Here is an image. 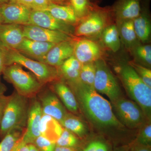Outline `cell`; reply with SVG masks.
Listing matches in <instances>:
<instances>
[{"mask_svg": "<svg viewBox=\"0 0 151 151\" xmlns=\"http://www.w3.org/2000/svg\"><path fill=\"white\" fill-rule=\"evenodd\" d=\"M68 84L75 95L79 108L95 128L107 132L125 128L116 117L111 103L94 87L80 80Z\"/></svg>", "mask_w": 151, "mask_h": 151, "instance_id": "1", "label": "cell"}, {"mask_svg": "<svg viewBox=\"0 0 151 151\" xmlns=\"http://www.w3.org/2000/svg\"><path fill=\"white\" fill-rule=\"evenodd\" d=\"M118 70L127 94L142 108L146 119L150 121L151 88L144 83L129 64L121 65Z\"/></svg>", "mask_w": 151, "mask_h": 151, "instance_id": "2", "label": "cell"}, {"mask_svg": "<svg viewBox=\"0 0 151 151\" xmlns=\"http://www.w3.org/2000/svg\"><path fill=\"white\" fill-rule=\"evenodd\" d=\"M29 98L15 91L9 96L0 125V138L15 130H25L29 106Z\"/></svg>", "mask_w": 151, "mask_h": 151, "instance_id": "3", "label": "cell"}, {"mask_svg": "<svg viewBox=\"0 0 151 151\" xmlns=\"http://www.w3.org/2000/svg\"><path fill=\"white\" fill-rule=\"evenodd\" d=\"M5 47L6 66L15 63L26 68L35 75L43 85L58 81L60 77L57 68L31 59L17 50Z\"/></svg>", "mask_w": 151, "mask_h": 151, "instance_id": "4", "label": "cell"}, {"mask_svg": "<svg viewBox=\"0 0 151 151\" xmlns=\"http://www.w3.org/2000/svg\"><path fill=\"white\" fill-rule=\"evenodd\" d=\"M2 74L6 81L13 85L16 92L24 97L32 98L41 91L43 85L19 64L7 65Z\"/></svg>", "mask_w": 151, "mask_h": 151, "instance_id": "5", "label": "cell"}, {"mask_svg": "<svg viewBox=\"0 0 151 151\" xmlns=\"http://www.w3.org/2000/svg\"><path fill=\"white\" fill-rule=\"evenodd\" d=\"M113 16L111 7L101 8L94 4L86 16L79 20L75 28L74 35L77 37H92L99 35L107 26L109 19Z\"/></svg>", "mask_w": 151, "mask_h": 151, "instance_id": "6", "label": "cell"}, {"mask_svg": "<svg viewBox=\"0 0 151 151\" xmlns=\"http://www.w3.org/2000/svg\"><path fill=\"white\" fill-rule=\"evenodd\" d=\"M95 76L94 88L98 93L105 94L111 102L122 97V92L118 81L108 65L103 60L94 62Z\"/></svg>", "mask_w": 151, "mask_h": 151, "instance_id": "7", "label": "cell"}, {"mask_svg": "<svg viewBox=\"0 0 151 151\" xmlns=\"http://www.w3.org/2000/svg\"><path fill=\"white\" fill-rule=\"evenodd\" d=\"M112 104L116 117L124 127L137 129L145 124L142 110L134 101L121 97Z\"/></svg>", "mask_w": 151, "mask_h": 151, "instance_id": "8", "label": "cell"}, {"mask_svg": "<svg viewBox=\"0 0 151 151\" xmlns=\"http://www.w3.org/2000/svg\"><path fill=\"white\" fill-rule=\"evenodd\" d=\"M29 24L59 31L72 37L74 35L75 28L73 25L60 20L45 10H32L30 17Z\"/></svg>", "mask_w": 151, "mask_h": 151, "instance_id": "9", "label": "cell"}, {"mask_svg": "<svg viewBox=\"0 0 151 151\" xmlns=\"http://www.w3.org/2000/svg\"><path fill=\"white\" fill-rule=\"evenodd\" d=\"M30 99L26 127L22 138V141L27 144H33L41 135L40 124L43 115L39 100L36 97Z\"/></svg>", "mask_w": 151, "mask_h": 151, "instance_id": "10", "label": "cell"}, {"mask_svg": "<svg viewBox=\"0 0 151 151\" xmlns=\"http://www.w3.org/2000/svg\"><path fill=\"white\" fill-rule=\"evenodd\" d=\"M24 37L32 40L53 44L73 39V37L59 31L53 30L32 24L22 26Z\"/></svg>", "mask_w": 151, "mask_h": 151, "instance_id": "11", "label": "cell"}, {"mask_svg": "<svg viewBox=\"0 0 151 151\" xmlns=\"http://www.w3.org/2000/svg\"><path fill=\"white\" fill-rule=\"evenodd\" d=\"M32 10L25 6L9 2L0 5V14L2 18L3 24L22 26L29 24Z\"/></svg>", "mask_w": 151, "mask_h": 151, "instance_id": "12", "label": "cell"}, {"mask_svg": "<svg viewBox=\"0 0 151 151\" xmlns=\"http://www.w3.org/2000/svg\"><path fill=\"white\" fill-rule=\"evenodd\" d=\"M40 93L39 100L43 114L51 116L60 123L68 113L60 100L56 94L50 90Z\"/></svg>", "mask_w": 151, "mask_h": 151, "instance_id": "13", "label": "cell"}, {"mask_svg": "<svg viewBox=\"0 0 151 151\" xmlns=\"http://www.w3.org/2000/svg\"><path fill=\"white\" fill-rule=\"evenodd\" d=\"M101 54V48L95 42L85 38L75 41L73 55L81 64L95 62Z\"/></svg>", "mask_w": 151, "mask_h": 151, "instance_id": "14", "label": "cell"}, {"mask_svg": "<svg viewBox=\"0 0 151 151\" xmlns=\"http://www.w3.org/2000/svg\"><path fill=\"white\" fill-rule=\"evenodd\" d=\"M75 41L73 39L56 44L50 49L42 63L58 68L73 55Z\"/></svg>", "mask_w": 151, "mask_h": 151, "instance_id": "15", "label": "cell"}, {"mask_svg": "<svg viewBox=\"0 0 151 151\" xmlns=\"http://www.w3.org/2000/svg\"><path fill=\"white\" fill-rule=\"evenodd\" d=\"M142 0H117L111 7L117 22L133 20L140 13Z\"/></svg>", "mask_w": 151, "mask_h": 151, "instance_id": "16", "label": "cell"}, {"mask_svg": "<svg viewBox=\"0 0 151 151\" xmlns=\"http://www.w3.org/2000/svg\"><path fill=\"white\" fill-rule=\"evenodd\" d=\"M150 3V0H142L140 13L139 16L133 20L138 40L143 42L148 41L151 36Z\"/></svg>", "mask_w": 151, "mask_h": 151, "instance_id": "17", "label": "cell"}, {"mask_svg": "<svg viewBox=\"0 0 151 151\" xmlns=\"http://www.w3.org/2000/svg\"><path fill=\"white\" fill-rule=\"evenodd\" d=\"M55 44L32 40L24 37L17 50L22 54L36 60L42 62L50 49Z\"/></svg>", "mask_w": 151, "mask_h": 151, "instance_id": "18", "label": "cell"}, {"mask_svg": "<svg viewBox=\"0 0 151 151\" xmlns=\"http://www.w3.org/2000/svg\"><path fill=\"white\" fill-rule=\"evenodd\" d=\"M24 37L22 26L11 24H0V42L6 47L17 49Z\"/></svg>", "mask_w": 151, "mask_h": 151, "instance_id": "19", "label": "cell"}, {"mask_svg": "<svg viewBox=\"0 0 151 151\" xmlns=\"http://www.w3.org/2000/svg\"><path fill=\"white\" fill-rule=\"evenodd\" d=\"M52 89L65 108L73 114H77L79 106L74 93L68 85L57 81L52 84Z\"/></svg>", "mask_w": 151, "mask_h": 151, "instance_id": "20", "label": "cell"}, {"mask_svg": "<svg viewBox=\"0 0 151 151\" xmlns=\"http://www.w3.org/2000/svg\"><path fill=\"white\" fill-rule=\"evenodd\" d=\"M43 10L47 11L52 16L60 20L73 26L80 20L70 5L52 4Z\"/></svg>", "mask_w": 151, "mask_h": 151, "instance_id": "21", "label": "cell"}, {"mask_svg": "<svg viewBox=\"0 0 151 151\" xmlns=\"http://www.w3.org/2000/svg\"><path fill=\"white\" fill-rule=\"evenodd\" d=\"M63 129V128L59 122L51 116L43 114L40 124L41 135L56 143Z\"/></svg>", "mask_w": 151, "mask_h": 151, "instance_id": "22", "label": "cell"}, {"mask_svg": "<svg viewBox=\"0 0 151 151\" xmlns=\"http://www.w3.org/2000/svg\"><path fill=\"white\" fill-rule=\"evenodd\" d=\"M119 36L127 48L132 49L137 45L138 40L133 20H127L117 22Z\"/></svg>", "mask_w": 151, "mask_h": 151, "instance_id": "23", "label": "cell"}, {"mask_svg": "<svg viewBox=\"0 0 151 151\" xmlns=\"http://www.w3.org/2000/svg\"><path fill=\"white\" fill-rule=\"evenodd\" d=\"M102 33V40L106 47L114 52L119 51L121 43L117 26H107Z\"/></svg>", "mask_w": 151, "mask_h": 151, "instance_id": "24", "label": "cell"}, {"mask_svg": "<svg viewBox=\"0 0 151 151\" xmlns=\"http://www.w3.org/2000/svg\"><path fill=\"white\" fill-rule=\"evenodd\" d=\"M63 127L80 137L85 136L87 130L85 124L78 117L68 113L60 123Z\"/></svg>", "mask_w": 151, "mask_h": 151, "instance_id": "25", "label": "cell"}, {"mask_svg": "<svg viewBox=\"0 0 151 151\" xmlns=\"http://www.w3.org/2000/svg\"><path fill=\"white\" fill-rule=\"evenodd\" d=\"M25 130L12 131L4 137L0 142V151H11L22 137Z\"/></svg>", "mask_w": 151, "mask_h": 151, "instance_id": "26", "label": "cell"}, {"mask_svg": "<svg viewBox=\"0 0 151 151\" xmlns=\"http://www.w3.org/2000/svg\"><path fill=\"white\" fill-rule=\"evenodd\" d=\"M133 50L134 55L137 59L146 67H150L151 65V46L150 45L138 44Z\"/></svg>", "mask_w": 151, "mask_h": 151, "instance_id": "27", "label": "cell"}, {"mask_svg": "<svg viewBox=\"0 0 151 151\" xmlns=\"http://www.w3.org/2000/svg\"><path fill=\"white\" fill-rule=\"evenodd\" d=\"M95 76L94 62L82 64L80 70V79L82 83L94 87Z\"/></svg>", "mask_w": 151, "mask_h": 151, "instance_id": "28", "label": "cell"}, {"mask_svg": "<svg viewBox=\"0 0 151 151\" xmlns=\"http://www.w3.org/2000/svg\"><path fill=\"white\" fill-rule=\"evenodd\" d=\"M79 20L89 13L94 5L89 0H69Z\"/></svg>", "mask_w": 151, "mask_h": 151, "instance_id": "29", "label": "cell"}, {"mask_svg": "<svg viewBox=\"0 0 151 151\" xmlns=\"http://www.w3.org/2000/svg\"><path fill=\"white\" fill-rule=\"evenodd\" d=\"M78 138L72 132L63 128L59 137L56 141V145L60 147L73 148L78 143Z\"/></svg>", "mask_w": 151, "mask_h": 151, "instance_id": "30", "label": "cell"}, {"mask_svg": "<svg viewBox=\"0 0 151 151\" xmlns=\"http://www.w3.org/2000/svg\"><path fill=\"white\" fill-rule=\"evenodd\" d=\"M129 64L134 68L144 83L151 88V69L134 62H131Z\"/></svg>", "mask_w": 151, "mask_h": 151, "instance_id": "31", "label": "cell"}, {"mask_svg": "<svg viewBox=\"0 0 151 151\" xmlns=\"http://www.w3.org/2000/svg\"><path fill=\"white\" fill-rule=\"evenodd\" d=\"M137 139V143L143 145L151 146V124L150 122L145 123L141 127Z\"/></svg>", "mask_w": 151, "mask_h": 151, "instance_id": "32", "label": "cell"}, {"mask_svg": "<svg viewBox=\"0 0 151 151\" xmlns=\"http://www.w3.org/2000/svg\"><path fill=\"white\" fill-rule=\"evenodd\" d=\"M33 144L40 151H54L56 146L55 142L50 140L42 135L38 137Z\"/></svg>", "mask_w": 151, "mask_h": 151, "instance_id": "33", "label": "cell"}, {"mask_svg": "<svg viewBox=\"0 0 151 151\" xmlns=\"http://www.w3.org/2000/svg\"><path fill=\"white\" fill-rule=\"evenodd\" d=\"M52 4L70 5L69 0H34L32 9V10H43Z\"/></svg>", "mask_w": 151, "mask_h": 151, "instance_id": "34", "label": "cell"}, {"mask_svg": "<svg viewBox=\"0 0 151 151\" xmlns=\"http://www.w3.org/2000/svg\"><path fill=\"white\" fill-rule=\"evenodd\" d=\"M83 151H109L107 145L102 141L95 140L89 143Z\"/></svg>", "mask_w": 151, "mask_h": 151, "instance_id": "35", "label": "cell"}, {"mask_svg": "<svg viewBox=\"0 0 151 151\" xmlns=\"http://www.w3.org/2000/svg\"><path fill=\"white\" fill-rule=\"evenodd\" d=\"M6 66L5 47L0 42V75Z\"/></svg>", "mask_w": 151, "mask_h": 151, "instance_id": "36", "label": "cell"}, {"mask_svg": "<svg viewBox=\"0 0 151 151\" xmlns=\"http://www.w3.org/2000/svg\"><path fill=\"white\" fill-rule=\"evenodd\" d=\"M9 99V96H6L4 94H0V125Z\"/></svg>", "mask_w": 151, "mask_h": 151, "instance_id": "37", "label": "cell"}, {"mask_svg": "<svg viewBox=\"0 0 151 151\" xmlns=\"http://www.w3.org/2000/svg\"><path fill=\"white\" fill-rule=\"evenodd\" d=\"M22 138L16 144L11 151H29V145L23 141Z\"/></svg>", "mask_w": 151, "mask_h": 151, "instance_id": "38", "label": "cell"}, {"mask_svg": "<svg viewBox=\"0 0 151 151\" xmlns=\"http://www.w3.org/2000/svg\"><path fill=\"white\" fill-rule=\"evenodd\" d=\"M34 1V0H9V2L25 6L31 9L32 8Z\"/></svg>", "mask_w": 151, "mask_h": 151, "instance_id": "39", "label": "cell"}, {"mask_svg": "<svg viewBox=\"0 0 151 151\" xmlns=\"http://www.w3.org/2000/svg\"><path fill=\"white\" fill-rule=\"evenodd\" d=\"M132 151H151L150 146L143 145L137 143L132 148Z\"/></svg>", "mask_w": 151, "mask_h": 151, "instance_id": "40", "label": "cell"}, {"mask_svg": "<svg viewBox=\"0 0 151 151\" xmlns=\"http://www.w3.org/2000/svg\"><path fill=\"white\" fill-rule=\"evenodd\" d=\"M54 151H75L73 148L56 146Z\"/></svg>", "mask_w": 151, "mask_h": 151, "instance_id": "41", "label": "cell"}, {"mask_svg": "<svg viewBox=\"0 0 151 151\" xmlns=\"http://www.w3.org/2000/svg\"><path fill=\"white\" fill-rule=\"evenodd\" d=\"M6 90V86L0 80V94H4Z\"/></svg>", "mask_w": 151, "mask_h": 151, "instance_id": "42", "label": "cell"}, {"mask_svg": "<svg viewBox=\"0 0 151 151\" xmlns=\"http://www.w3.org/2000/svg\"><path fill=\"white\" fill-rule=\"evenodd\" d=\"M29 151H40L33 144H29Z\"/></svg>", "mask_w": 151, "mask_h": 151, "instance_id": "43", "label": "cell"}, {"mask_svg": "<svg viewBox=\"0 0 151 151\" xmlns=\"http://www.w3.org/2000/svg\"><path fill=\"white\" fill-rule=\"evenodd\" d=\"M8 2H9V0H0V5Z\"/></svg>", "mask_w": 151, "mask_h": 151, "instance_id": "44", "label": "cell"}, {"mask_svg": "<svg viewBox=\"0 0 151 151\" xmlns=\"http://www.w3.org/2000/svg\"><path fill=\"white\" fill-rule=\"evenodd\" d=\"M3 23V21L2 18L1 17V14H0V24H1Z\"/></svg>", "mask_w": 151, "mask_h": 151, "instance_id": "45", "label": "cell"}, {"mask_svg": "<svg viewBox=\"0 0 151 151\" xmlns=\"http://www.w3.org/2000/svg\"><path fill=\"white\" fill-rule=\"evenodd\" d=\"M119 151H127L125 150H119Z\"/></svg>", "mask_w": 151, "mask_h": 151, "instance_id": "46", "label": "cell"}, {"mask_svg": "<svg viewBox=\"0 0 151 151\" xmlns=\"http://www.w3.org/2000/svg\"><path fill=\"white\" fill-rule=\"evenodd\" d=\"M89 1H91V0H89Z\"/></svg>", "mask_w": 151, "mask_h": 151, "instance_id": "47", "label": "cell"}]
</instances>
